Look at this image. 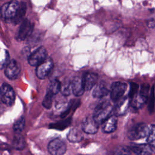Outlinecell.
I'll use <instances>...</instances> for the list:
<instances>
[{"label":"cell","instance_id":"obj_2","mask_svg":"<svg viewBox=\"0 0 155 155\" xmlns=\"http://www.w3.org/2000/svg\"><path fill=\"white\" fill-rule=\"evenodd\" d=\"M150 127L145 123H138L132 126L127 133L130 140H137L145 137L149 132Z\"/></svg>","mask_w":155,"mask_h":155},{"label":"cell","instance_id":"obj_23","mask_svg":"<svg viewBox=\"0 0 155 155\" xmlns=\"http://www.w3.org/2000/svg\"><path fill=\"white\" fill-rule=\"evenodd\" d=\"M10 61L8 51L5 49L0 48V69L4 68Z\"/></svg>","mask_w":155,"mask_h":155},{"label":"cell","instance_id":"obj_20","mask_svg":"<svg viewBox=\"0 0 155 155\" xmlns=\"http://www.w3.org/2000/svg\"><path fill=\"white\" fill-rule=\"evenodd\" d=\"M13 146L16 150H22L25 147V142L24 137L19 133L16 134L13 139Z\"/></svg>","mask_w":155,"mask_h":155},{"label":"cell","instance_id":"obj_6","mask_svg":"<svg viewBox=\"0 0 155 155\" xmlns=\"http://www.w3.org/2000/svg\"><path fill=\"white\" fill-rule=\"evenodd\" d=\"M47 55L45 48L42 46L40 47L28 56V64L31 66H38L47 58Z\"/></svg>","mask_w":155,"mask_h":155},{"label":"cell","instance_id":"obj_7","mask_svg":"<svg viewBox=\"0 0 155 155\" xmlns=\"http://www.w3.org/2000/svg\"><path fill=\"white\" fill-rule=\"evenodd\" d=\"M48 150L51 155H64L67 151V146L63 140L56 138L48 143Z\"/></svg>","mask_w":155,"mask_h":155},{"label":"cell","instance_id":"obj_32","mask_svg":"<svg viewBox=\"0 0 155 155\" xmlns=\"http://www.w3.org/2000/svg\"><path fill=\"white\" fill-rule=\"evenodd\" d=\"M0 16H1V7H0Z\"/></svg>","mask_w":155,"mask_h":155},{"label":"cell","instance_id":"obj_8","mask_svg":"<svg viewBox=\"0 0 155 155\" xmlns=\"http://www.w3.org/2000/svg\"><path fill=\"white\" fill-rule=\"evenodd\" d=\"M53 67V60L51 58H47L42 63L37 66L36 74L38 78L43 79L46 78L51 72Z\"/></svg>","mask_w":155,"mask_h":155},{"label":"cell","instance_id":"obj_26","mask_svg":"<svg viewBox=\"0 0 155 155\" xmlns=\"http://www.w3.org/2000/svg\"><path fill=\"white\" fill-rule=\"evenodd\" d=\"M25 127V118L24 116H21L13 124V128L14 131L17 133L21 132Z\"/></svg>","mask_w":155,"mask_h":155},{"label":"cell","instance_id":"obj_16","mask_svg":"<svg viewBox=\"0 0 155 155\" xmlns=\"http://www.w3.org/2000/svg\"><path fill=\"white\" fill-rule=\"evenodd\" d=\"M117 119L116 115L110 116L102 124V130L104 133H110L114 132L117 128Z\"/></svg>","mask_w":155,"mask_h":155},{"label":"cell","instance_id":"obj_15","mask_svg":"<svg viewBox=\"0 0 155 155\" xmlns=\"http://www.w3.org/2000/svg\"><path fill=\"white\" fill-rule=\"evenodd\" d=\"M130 149L136 155H151L154 152L147 143H134L131 145Z\"/></svg>","mask_w":155,"mask_h":155},{"label":"cell","instance_id":"obj_24","mask_svg":"<svg viewBox=\"0 0 155 155\" xmlns=\"http://www.w3.org/2000/svg\"><path fill=\"white\" fill-rule=\"evenodd\" d=\"M155 128H154V125L153 124L150 126L149 129V132L147 134V144L151 148V149L154 151L155 149Z\"/></svg>","mask_w":155,"mask_h":155},{"label":"cell","instance_id":"obj_22","mask_svg":"<svg viewBox=\"0 0 155 155\" xmlns=\"http://www.w3.org/2000/svg\"><path fill=\"white\" fill-rule=\"evenodd\" d=\"M27 6L25 2H22L21 4H19V7L18 8V10L16 13V16L13 18V21L15 24L19 23L20 21H22L23 17L24 16L25 12H26Z\"/></svg>","mask_w":155,"mask_h":155},{"label":"cell","instance_id":"obj_29","mask_svg":"<svg viewBox=\"0 0 155 155\" xmlns=\"http://www.w3.org/2000/svg\"><path fill=\"white\" fill-rule=\"evenodd\" d=\"M116 153L118 155H130L131 151L130 149L127 147L120 146L117 148Z\"/></svg>","mask_w":155,"mask_h":155},{"label":"cell","instance_id":"obj_19","mask_svg":"<svg viewBox=\"0 0 155 155\" xmlns=\"http://www.w3.org/2000/svg\"><path fill=\"white\" fill-rule=\"evenodd\" d=\"M83 138V134L82 132L76 128H71L68 134H67V139L70 142L76 143L81 141Z\"/></svg>","mask_w":155,"mask_h":155},{"label":"cell","instance_id":"obj_3","mask_svg":"<svg viewBox=\"0 0 155 155\" xmlns=\"http://www.w3.org/2000/svg\"><path fill=\"white\" fill-rule=\"evenodd\" d=\"M150 86L148 84H143L141 86L140 91L133 96L130 100L132 106L135 108H140L142 107L148 99V91Z\"/></svg>","mask_w":155,"mask_h":155},{"label":"cell","instance_id":"obj_18","mask_svg":"<svg viewBox=\"0 0 155 155\" xmlns=\"http://www.w3.org/2000/svg\"><path fill=\"white\" fill-rule=\"evenodd\" d=\"M109 92L110 91L106 83L102 81L97 84L94 88L92 95L95 98H102L107 96Z\"/></svg>","mask_w":155,"mask_h":155},{"label":"cell","instance_id":"obj_28","mask_svg":"<svg viewBox=\"0 0 155 155\" xmlns=\"http://www.w3.org/2000/svg\"><path fill=\"white\" fill-rule=\"evenodd\" d=\"M154 86L153 85L151 90V93H150L148 105V110L151 113L153 112L154 110Z\"/></svg>","mask_w":155,"mask_h":155},{"label":"cell","instance_id":"obj_13","mask_svg":"<svg viewBox=\"0 0 155 155\" xmlns=\"http://www.w3.org/2000/svg\"><path fill=\"white\" fill-rule=\"evenodd\" d=\"M81 79L84 90L89 91L96 85L97 80V75L94 73L88 72L85 73Z\"/></svg>","mask_w":155,"mask_h":155},{"label":"cell","instance_id":"obj_21","mask_svg":"<svg viewBox=\"0 0 155 155\" xmlns=\"http://www.w3.org/2000/svg\"><path fill=\"white\" fill-rule=\"evenodd\" d=\"M60 87L61 82L58 79H53L50 81L47 91L54 96L60 91Z\"/></svg>","mask_w":155,"mask_h":155},{"label":"cell","instance_id":"obj_25","mask_svg":"<svg viewBox=\"0 0 155 155\" xmlns=\"http://www.w3.org/2000/svg\"><path fill=\"white\" fill-rule=\"evenodd\" d=\"M60 91L65 96H67L70 94L71 93V81L68 79H65L64 81L61 83Z\"/></svg>","mask_w":155,"mask_h":155},{"label":"cell","instance_id":"obj_5","mask_svg":"<svg viewBox=\"0 0 155 155\" xmlns=\"http://www.w3.org/2000/svg\"><path fill=\"white\" fill-rule=\"evenodd\" d=\"M19 7V3L18 1L13 0L10 2H6L1 7V16L11 19L14 18Z\"/></svg>","mask_w":155,"mask_h":155},{"label":"cell","instance_id":"obj_12","mask_svg":"<svg viewBox=\"0 0 155 155\" xmlns=\"http://www.w3.org/2000/svg\"><path fill=\"white\" fill-rule=\"evenodd\" d=\"M33 24L28 19L22 21L18 32V38L20 40H25L31 33L33 31Z\"/></svg>","mask_w":155,"mask_h":155},{"label":"cell","instance_id":"obj_17","mask_svg":"<svg viewBox=\"0 0 155 155\" xmlns=\"http://www.w3.org/2000/svg\"><path fill=\"white\" fill-rule=\"evenodd\" d=\"M71 92L76 96H81L84 94L85 90L82 85L81 78L79 76L74 77L71 81Z\"/></svg>","mask_w":155,"mask_h":155},{"label":"cell","instance_id":"obj_31","mask_svg":"<svg viewBox=\"0 0 155 155\" xmlns=\"http://www.w3.org/2000/svg\"><path fill=\"white\" fill-rule=\"evenodd\" d=\"M147 25L150 28H154V19H150L147 22Z\"/></svg>","mask_w":155,"mask_h":155},{"label":"cell","instance_id":"obj_9","mask_svg":"<svg viewBox=\"0 0 155 155\" xmlns=\"http://www.w3.org/2000/svg\"><path fill=\"white\" fill-rule=\"evenodd\" d=\"M127 89V84L121 82L113 83L110 88V98L116 102L120 99L125 93Z\"/></svg>","mask_w":155,"mask_h":155},{"label":"cell","instance_id":"obj_10","mask_svg":"<svg viewBox=\"0 0 155 155\" xmlns=\"http://www.w3.org/2000/svg\"><path fill=\"white\" fill-rule=\"evenodd\" d=\"M20 72V64L15 59L10 61L7 66L5 67L4 73L5 76L12 80L16 79L19 76Z\"/></svg>","mask_w":155,"mask_h":155},{"label":"cell","instance_id":"obj_14","mask_svg":"<svg viewBox=\"0 0 155 155\" xmlns=\"http://www.w3.org/2000/svg\"><path fill=\"white\" fill-rule=\"evenodd\" d=\"M82 130L87 134H94L97 133L99 124L92 117L86 118L82 124Z\"/></svg>","mask_w":155,"mask_h":155},{"label":"cell","instance_id":"obj_30","mask_svg":"<svg viewBox=\"0 0 155 155\" xmlns=\"http://www.w3.org/2000/svg\"><path fill=\"white\" fill-rule=\"evenodd\" d=\"M138 88H139V86L137 84L133 83V82H131L130 84V90L129 95H128V97L130 99V100L137 93Z\"/></svg>","mask_w":155,"mask_h":155},{"label":"cell","instance_id":"obj_11","mask_svg":"<svg viewBox=\"0 0 155 155\" xmlns=\"http://www.w3.org/2000/svg\"><path fill=\"white\" fill-rule=\"evenodd\" d=\"M130 99L128 97H122L116 102V105L113 108V111L116 116H122L126 113L130 105Z\"/></svg>","mask_w":155,"mask_h":155},{"label":"cell","instance_id":"obj_1","mask_svg":"<svg viewBox=\"0 0 155 155\" xmlns=\"http://www.w3.org/2000/svg\"><path fill=\"white\" fill-rule=\"evenodd\" d=\"M113 111V107L109 101H104L95 108L93 118L99 125L107 119Z\"/></svg>","mask_w":155,"mask_h":155},{"label":"cell","instance_id":"obj_27","mask_svg":"<svg viewBox=\"0 0 155 155\" xmlns=\"http://www.w3.org/2000/svg\"><path fill=\"white\" fill-rule=\"evenodd\" d=\"M53 95L51 93L47 91V93L44 98L42 102V105L47 109H49L51 108L53 102Z\"/></svg>","mask_w":155,"mask_h":155},{"label":"cell","instance_id":"obj_4","mask_svg":"<svg viewBox=\"0 0 155 155\" xmlns=\"http://www.w3.org/2000/svg\"><path fill=\"white\" fill-rule=\"evenodd\" d=\"M0 96L2 102L7 106L13 104L15 93L13 88L7 83H3L0 88Z\"/></svg>","mask_w":155,"mask_h":155}]
</instances>
